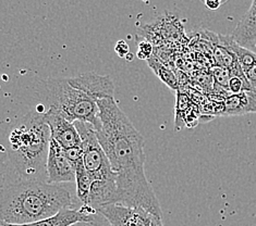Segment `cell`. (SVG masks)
I'll list each match as a JSON object with an SVG mask.
<instances>
[{
	"label": "cell",
	"instance_id": "obj_1",
	"mask_svg": "<svg viewBox=\"0 0 256 226\" xmlns=\"http://www.w3.org/2000/svg\"><path fill=\"white\" fill-rule=\"evenodd\" d=\"M102 121L96 136L117 177L119 205L143 208L162 218L160 201L145 175L144 138L114 98L96 101Z\"/></svg>",
	"mask_w": 256,
	"mask_h": 226
},
{
	"label": "cell",
	"instance_id": "obj_2",
	"mask_svg": "<svg viewBox=\"0 0 256 226\" xmlns=\"http://www.w3.org/2000/svg\"><path fill=\"white\" fill-rule=\"evenodd\" d=\"M72 205L68 189L47 182L2 183L0 193L2 222L11 225L42 221L71 209Z\"/></svg>",
	"mask_w": 256,
	"mask_h": 226
},
{
	"label": "cell",
	"instance_id": "obj_3",
	"mask_svg": "<svg viewBox=\"0 0 256 226\" xmlns=\"http://www.w3.org/2000/svg\"><path fill=\"white\" fill-rule=\"evenodd\" d=\"M38 108L24 115L8 138L9 162L18 182H47V161L52 134Z\"/></svg>",
	"mask_w": 256,
	"mask_h": 226
},
{
	"label": "cell",
	"instance_id": "obj_4",
	"mask_svg": "<svg viewBox=\"0 0 256 226\" xmlns=\"http://www.w3.org/2000/svg\"><path fill=\"white\" fill-rule=\"evenodd\" d=\"M74 125L82 139L84 167L93 180L86 206L97 212L102 207L118 204L117 177L96 136L95 128L80 121L74 122Z\"/></svg>",
	"mask_w": 256,
	"mask_h": 226
},
{
	"label": "cell",
	"instance_id": "obj_5",
	"mask_svg": "<svg viewBox=\"0 0 256 226\" xmlns=\"http://www.w3.org/2000/svg\"><path fill=\"white\" fill-rule=\"evenodd\" d=\"M44 96L50 108L57 111L66 120L92 125L95 131H100L102 121L97 102L82 91L72 87L66 78H50L42 82Z\"/></svg>",
	"mask_w": 256,
	"mask_h": 226
},
{
	"label": "cell",
	"instance_id": "obj_6",
	"mask_svg": "<svg viewBox=\"0 0 256 226\" xmlns=\"http://www.w3.org/2000/svg\"><path fill=\"white\" fill-rule=\"evenodd\" d=\"M97 212L107 220L110 226H164L162 218L143 208L114 204L100 208Z\"/></svg>",
	"mask_w": 256,
	"mask_h": 226
},
{
	"label": "cell",
	"instance_id": "obj_7",
	"mask_svg": "<svg viewBox=\"0 0 256 226\" xmlns=\"http://www.w3.org/2000/svg\"><path fill=\"white\" fill-rule=\"evenodd\" d=\"M76 166L66 158L62 146L52 139L47 161V183L60 185V183L76 182Z\"/></svg>",
	"mask_w": 256,
	"mask_h": 226
},
{
	"label": "cell",
	"instance_id": "obj_8",
	"mask_svg": "<svg viewBox=\"0 0 256 226\" xmlns=\"http://www.w3.org/2000/svg\"><path fill=\"white\" fill-rule=\"evenodd\" d=\"M66 79L72 87L82 91L94 101L114 98V85L110 76L100 75L95 72H88Z\"/></svg>",
	"mask_w": 256,
	"mask_h": 226
},
{
	"label": "cell",
	"instance_id": "obj_9",
	"mask_svg": "<svg viewBox=\"0 0 256 226\" xmlns=\"http://www.w3.org/2000/svg\"><path fill=\"white\" fill-rule=\"evenodd\" d=\"M44 119L50 128L52 139L64 149L82 146V139L74 123L62 117L56 109L48 108L44 114Z\"/></svg>",
	"mask_w": 256,
	"mask_h": 226
},
{
	"label": "cell",
	"instance_id": "obj_10",
	"mask_svg": "<svg viewBox=\"0 0 256 226\" xmlns=\"http://www.w3.org/2000/svg\"><path fill=\"white\" fill-rule=\"evenodd\" d=\"M231 37L244 48L252 46L256 40V0H253L251 7L241 17L234 30L231 34Z\"/></svg>",
	"mask_w": 256,
	"mask_h": 226
},
{
	"label": "cell",
	"instance_id": "obj_11",
	"mask_svg": "<svg viewBox=\"0 0 256 226\" xmlns=\"http://www.w3.org/2000/svg\"><path fill=\"white\" fill-rule=\"evenodd\" d=\"M256 113V89L231 94L226 97L222 103V115H242Z\"/></svg>",
	"mask_w": 256,
	"mask_h": 226
},
{
	"label": "cell",
	"instance_id": "obj_12",
	"mask_svg": "<svg viewBox=\"0 0 256 226\" xmlns=\"http://www.w3.org/2000/svg\"><path fill=\"white\" fill-rule=\"evenodd\" d=\"M96 216V215H95ZM95 216H88L81 209H64L58 215L40 222H35L26 225H11L4 222L0 223V226H70L78 222L93 221Z\"/></svg>",
	"mask_w": 256,
	"mask_h": 226
},
{
	"label": "cell",
	"instance_id": "obj_13",
	"mask_svg": "<svg viewBox=\"0 0 256 226\" xmlns=\"http://www.w3.org/2000/svg\"><path fill=\"white\" fill-rule=\"evenodd\" d=\"M148 65L155 73V75L167 86L176 91H179V81L174 73L168 68V65L164 63L156 54H153L150 59L148 60Z\"/></svg>",
	"mask_w": 256,
	"mask_h": 226
},
{
	"label": "cell",
	"instance_id": "obj_14",
	"mask_svg": "<svg viewBox=\"0 0 256 226\" xmlns=\"http://www.w3.org/2000/svg\"><path fill=\"white\" fill-rule=\"evenodd\" d=\"M76 197L78 200H80L82 206H86L88 203L90 194V191H92V186H93L92 176L90 175L88 170L85 169L83 159L76 164Z\"/></svg>",
	"mask_w": 256,
	"mask_h": 226
},
{
	"label": "cell",
	"instance_id": "obj_15",
	"mask_svg": "<svg viewBox=\"0 0 256 226\" xmlns=\"http://www.w3.org/2000/svg\"><path fill=\"white\" fill-rule=\"evenodd\" d=\"M212 75L214 78L215 85H218V87L229 90V82L231 78L230 70L222 68V66H212Z\"/></svg>",
	"mask_w": 256,
	"mask_h": 226
},
{
	"label": "cell",
	"instance_id": "obj_16",
	"mask_svg": "<svg viewBox=\"0 0 256 226\" xmlns=\"http://www.w3.org/2000/svg\"><path fill=\"white\" fill-rule=\"evenodd\" d=\"M153 45L148 40H144L138 42V51H136V57L141 60L148 61V59L153 56Z\"/></svg>",
	"mask_w": 256,
	"mask_h": 226
},
{
	"label": "cell",
	"instance_id": "obj_17",
	"mask_svg": "<svg viewBox=\"0 0 256 226\" xmlns=\"http://www.w3.org/2000/svg\"><path fill=\"white\" fill-rule=\"evenodd\" d=\"M64 154L69 160L76 166L83 159V149L82 146H78V147H72L69 149H64Z\"/></svg>",
	"mask_w": 256,
	"mask_h": 226
},
{
	"label": "cell",
	"instance_id": "obj_18",
	"mask_svg": "<svg viewBox=\"0 0 256 226\" xmlns=\"http://www.w3.org/2000/svg\"><path fill=\"white\" fill-rule=\"evenodd\" d=\"M109 223L107 220L104 218L100 213H97V215L94 217L93 221L90 222H78L72 224L70 226H108Z\"/></svg>",
	"mask_w": 256,
	"mask_h": 226
},
{
	"label": "cell",
	"instance_id": "obj_19",
	"mask_svg": "<svg viewBox=\"0 0 256 226\" xmlns=\"http://www.w3.org/2000/svg\"><path fill=\"white\" fill-rule=\"evenodd\" d=\"M114 51L120 58H124V59L131 53L129 45H128L126 41L124 40H119L117 44H116Z\"/></svg>",
	"mask_w": 256,
	"mask_h": 226
},
{
	"label": "cell",
	"instance_id": "obj_20",
	"mask_svg": "<svg viewBox=\"0 0 256 226\" xmlns=\"http://www.w3.org/2000/svg\"><path fill=\"white\" fill-rule=\"evenodd\" d=\"M222 3H224V1H217V0H207V1H204L206 8L210 10H217Z\"/></svg>",
	"mask_w": 256,
	"mask_h": 226
},
{
	"label": "cell",
	"instance_id": "obj_21",
	"mask_svg": "<svg viewBox=\"0 0 256 226\" xmlns=\"http://www.w3.org/2000/svg\"><path fill=\"white\" fill-rule=\"evenodd\" d=\"M108 226H110V224H109V225H108Z\"/></svg>",
	"mask_w": 256,
	"mask_h": 226
}]
</instances>
